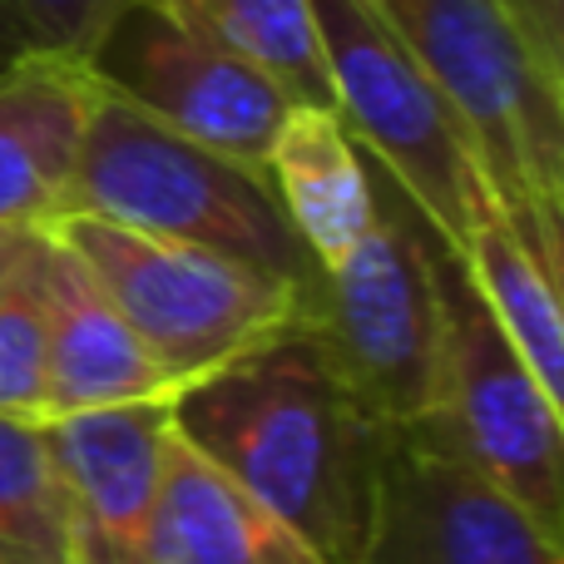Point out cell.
Segmentation results:
<instances>
[{
	"label": "cell",
	"instance_id": "obj_1",
	"mask_svg": "<svg viewBox=\"0 0 564 564\" xmlns=\"http://www.w3.org/2000/svg\"><path fill=\"white\" fill-rule=\"evenodd\" d=\"M174 431L322 564L361 560L391 426L297 322L178 391Z\"/></svg>",
	"mask_w": 564,
	"mask_h": 564
},
{
	"label": "cell",
	"instance_id": "obj_2",
	"mask_svg": "<svg viewBox=\"0 0 564 564\" xmlns=\"http://www.w3.org/2000/svg\"><path fill=\"white\" fill-rule=\"evenodd\" d=\"M65 214L105 218L115 228L164 243H188L248 263L258 273L307 288L317 258L282 214L263 169L238 164L154 115L95 85V105L79 139Z\"/></svg>",
	"mask_w": 564,
	"mask_h": 564
},
{
	"label": "cell",
	"instance_id": "obj_3",
	"mask_svg": "<svg viewBox=\"0 0 564 564\" xmlns=\"http://www.w3.org/2000/svg\"><path fill=\"white\" fill-rule=\"evenodd\" d=\"M367 169L377 218L341 263L317 268L302 288L297 327L381 426H416L436 397L441 357L436 228L371 159Z\"/></svg>",
	"mask_w": 564,
	"mask_h": 564
},
{
	"label": "cell",
	"instance_id": "obj_4",
	"mask_svg": "<svg viewBox=\"0 0 564 564\" xmlns=\"http://www.w3.org/2000/svg\"><path fill=\"white\" fill-rule=\"evenodd\" d=\"M312 15L332 115L451 248H466L470 234L500 214V198L451 99L371 0H312Z\"/></svg>",
	"mask_w": 564,
	"mask_h": 564
},
{
	"label": "cell",
	"instance_id": "obj_5",
	"mask_svg": "<svg viewBox=\"0 0 564 564\" xmlns=\"http://www.w3.org/2000/svg\"><path fill=\"white\" fill-rule=\"evenodd\" d=\"M460 115L500 208L564 188L560 75L500 0H371Z\"/></svg>",
	"mask_w": 564,
	"mask_h": 564
},
{
	"label": "cell",
	"instance_id": "obj_6",
	"mask_svg": "<svg viewBox=\"0 0 564 564\" xmlns=\"http://www.w3.org/2000/svg\"><path fill=\"white\" fill-rule=\"evenodd\" d=\"M431 258L441 288V357L436 397L416 426L496 480L564 545V426L555 406L516 357L460 248L436 234Z\"/></svg>",
	"mask_w": 564,
	"mask_h": 564
},
{
	"label": "cell",
	"instance_id": "obj_7",
	"mask_svg": "<svg viewBox=\"0 0 564 564\" xmlns=\"http://www.w3.org/2000/svg\"><path fill=\"white\" fill-rule=\"evenodd\" d=\"M50 234L89 268L178 391L297 322V288L224 253L65 214Z\"/></svg>",
	"mask_w": 564,
	"mask_h": 564
},
{
	"label": "cell",
	"instance_id": "obj_8",
	"mask_svg": "<svg viewBox=\"0 0 564 564\" xmlns=\"http://www.w3.org/2000/svg\"><path fill=\"white\" fill-rule=\"evenodd\" d=\"M85 69L99 89L129 99L159 124L263 174L282 119L297 109L288 89L204 35L169 0H124L95 35Z\"/></svg>",
	"mask_w": 564,
	"mask_h": 564
},
{
	"label": "cell",
	"instance_id": "obj_9",
	"mask_svg": "<svg viewBox=\"0 0 564 564\" xmlns=\"http://www.w3.org/2000/svg\"><path fill=\"white\" fill-rule=\"evenodd\" d=\"M357 564H564V545L431 431L391 426Z\"/></svg>",
	"mask_w": 564,
	"mask_h": 564
},
{
	"label": "cell",
	"instance_id": "obj_10",
	"mask_svg": "<svg viewBox=\"0 0 564 564\" xmlns=\"http://www.w3.org/2000/svg\"><path fill=\"white\" fill-rule=\"evenodd\" d=\"M50 451L69 510L75 564H149L159 496H164L174 406L139 401L50 416Z\"/></svg>",
	"mask_w": 564,
	"mask_h": 564
},
{
	"label": "cell",
	"instance_id": "obj_11",
	"mask_svg": "<svg viewBox=\"0 0 564 564\" xmlns=\"http://www.w3.org/2000/svg\"><path fill=\"white\" fill-rule=\"evenodd\" d=\"M50 292V367H45V421L75 411L178 401V387L154 351L139 341L124 312L105 297L89 268L50 234L45 258Z\"/></svg>",
	"mask_w": 564,
	"mask_h": 564
},
{
	"label": "cell",
	"instance_id": "obj_12",
	"mask_svg": "<svg viewBox=\"0 0 564 564\" xmlns=\"http://www.w3.org/2000/svg\"><path fill=\"white\" fill-rule=\"evenodd\" d=\"M89 105L95 75L85 59L35 50L0 75V228L65 218Z\"/></svg>",
	"mask_w": 564,
	"mask_h": 564
},
{
	"label": "cell",
	"instance_id": "obj_13",
	"mask_svg": "<svg viewBox=\"0 0 564 564\" xmlns=\"http://www.w3.org/2000/svg\"><path fill=\"white\" fill-rule=\"evenodd\" d=\"M268 178L317 268L341 263L377 218L367 154L332 109L297 105L282 119L268 154Z\"/></svg>",
	"mask_w": 564,
	"mask_h": 564
},
{
	"label": "cell",
	"instance_id": "obj_14",
	"mask_svg": "<svg viewBox=\"0 0 564 564\" xmlns=\"http://www.w3.org/2000/svg\"><path fill=\"white\" fill-rule=\"evenodd\" d=\"M149 564H322L174 431Z\"/></svg>",
	"mask_w": 564,
	"mask_h": 564
},
{
	"label": "cell",
	"instance_id": "obj_15",
	"mask_svg": "<svg viewBox=\"0 0 564 564\" xmlns=\"http://www.w3.org/2000/svg\"><path fill=\"white\" fill-rule=\"evenodd\" d=\"M460 258H466L476 288L486 292L496 322L506 327L516 357L540 381V391L550 397V406H555L564 426V307L555 288H550L545 268H540L535 248L525 243L516 218L500 208L496 218H486L470 234Z\"/></svg>",
	"mask_w": 564,
	"mask_h": 564
},
{
	"label": "cell",
	"instance_id": "obj_16",
	"mask_svg": "<svg viewBox=\"0 0 564 564\" xmlns=\"http://www.w3.org/2000/svg\"><path fill=\"white\" fill-rule=\"evenodd\" d=\"M169 6L184 10L204 35H214L238 59L263 69L273 85L288 89L292 105L332 109L312 0H169Z\"/></svg>",
	"mask_w": 564,
	"mask_h": 564
},
{
	"label": "cell",
	"instance_id": "obj_17",
	"mask_svg": "<svg viewBox=\"0 0 564 564\" xmlns=\"http://www.w3.org/2000/svg\"><path fill=\"white\" fill-rule=\"evenodd\" d=\"M0 564H75L45 421L0 416Z\"/></svg>",
	"mask_w": 564,
	"mask_h": 564
},
{
	"label": "cell",
	"instance_id": "obj_18",
	"mask_svg": "<svg viewBox=\"0 0 564 564\" xmlns=\"http://www.w3.org/2000/svg\"><path fill=\"white\" fill-rule=\"evenodd\" d=\"M50 228L0 282V416L45 421V367H50V292H45Z\"/></svg>",
	"mask_w": 564,
	"mask_h": 564
},
{
	"label": "cell",
	"instance_id": "obj_19",
	"mask_svg": "<svg viewBox=\"0 0 564 564\" xmlns=\"http://www.w3.org/2000/svg\"><path fill=\"white\" fill-rule=\"evenodd\" d=\"M15 6H20V15H25L40 50L85 59L95 35L109 25V15H115L124 0H15Z\"/></svg>",
	"mask_w": 564,
	"mask_h": 564
},
{
	"label": "cell",
	"instance_id": "obj_20",
	"mask_svg": "<svg viewBox=\"0 0 564 564\" xmlns=\"http://www.w3.org/2000/svg\"><path fill=\"white\" fill-rule=\"evenodd\" d=\"M516 218V228L525 234V243L535 248L540 268H545L550 288H555L560 307H564V188L560 194H540L520 208H506Z\"/></svg>",
	"mask_w": 564,
	"mask_h": 564
},
{
	"label": "cell",
	"instance_id": "obj_21",
	"mask_svg": "<svg viewBox=\"0 0 564 564\" xmlns=\"http://www.w3.org/2000/svg\"><path fill=\"white\" fill-rule=\"evenodd\" d=\"M516 15V25L525 30V40L540 50L550 69H564V0H500Z\"/></svg>",
	"mask_w": 564,
	"mask_h": 564
},
{
	"label": "cell",
	"instance_id": "obj_22",
	"mask_svg": "<svg viewBox=\"0 0 564 564\" xmlns=\"http://www.w3.org/2000/svg\"><path fill=\"white\" fill-rule=\"evenodd\" d=\"M35 35H30L25 15H20L15 0H0V75H6L10 65H20L25 55H35Z\"/></svg>",
	"mask_w": 564,
	"mask_h": 564
},
{
	"label": "cell",
	"instance_id": "obj_23",
	"mask_svg": "<svg viewBox=\"0 0 564 564\" xmlns=\"http://www.w3.org/2000/svg\"><path fill=\"white\" fill-rule=\"evenodd\" d=\"M40 228H0V282L15 273V263L25 258V248L35 243Z\"/></svg>",
	"mask_w": 564,
	"mask_h": 564
},
{
	"label": "cell",
	"instance_id": "obj_24",
	"mask_svg": "<svg viewBox=\"0 0 564 564\" xmlns=\"http://www.w3.org/2000/svg\"><path fill=\"white\" fill-rule=\"evenodd\" d=\"M560 99H564V69H560Z\"/></svg>",
	"mask_w": 564,
	"mask_h": 564
}]
</instances>
